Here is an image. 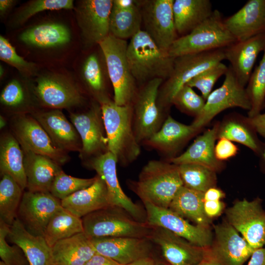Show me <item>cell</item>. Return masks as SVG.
Masks as SVG:
<instances>
[{
  "label": "cell",
  "mask_w": 265,
  "mask_h": 265,
  "mask_svg": "<svg viewBox=\"0 0 265 265\" xmlns=\"http://www.w3.org/2000/svg\"><path fill=\"white\" fill-rule=\"evenodd\" d=\"M129 188L143 203L169 208L184 186L178 165L163 159H152L143 167L137 180H128Z\"/></svg>",
  "instance_id": "cell-1"
},
{
  "label": "cell",
  "mask_w": 265,
  "mask_h": 265,
  "mask_svg": "<svg viewBox=\"0 0 265 265\" xmlns=\"http://www.w3.org/2000/svg\"><path fill=\"white\" fill-rule=\"evenodd\" d=\"M107 140L108 152L120 165L125 167L141 153L133 130L132 105L119 106L109 98L99 103Z\"/></svg>",
  "instance_id": "cell-2"
},
{
  "label": "cell",
  "mask_w": 265,
  "mask_h": 265,
  "mask_svg": "<svg viewBox=\"0 0 265 265\" xmlns=\"http://www.w3.org/2000/svg\"><path fill=\"white\" fill-rule=\"evenodd\" d=\"M127 56L131 72L139 87L155 79L165 80L172 72L175 59L142 29L128 42Z\"/></svg>",
  "instance_id": "cell-3"
},
{
  "label": "cell",
  "mask_w": 265,
  "mask_h": 265,
  "mask_svg": "<svg viewBox=\"0 0 265 265\" xmlns=\"http://www.w3.org/2000/svg\"><path fill=\"white\" fill-rule=\"evenodd\" d=\"M84 233L89 239L110 237L148 238L153 227L135 219L123 209L112 206L82 218Z\"/></svg>",
  "instance_id": "cell-4"
},
{
  "label": "cell",
  "mask_w": 265,
  "mask_h": 265,
  "mask_svg": "<svg viewBox=\"0 0 265 265\" xmlns=\"http://www.w3.org/2000/svg\"><path fill=\"white\" fill-rule=\"evenodd\" d=\"M224 59V49L175 58L171 74L159 90L157 102L159 107L168 113L174 97L182 87L199 73Z\"/></svg>",
  "instance_id": "cell-5"
},
{
  "label": "cell",
  "mask_w": 265,
  "mask_h": 265,
  "mask_svg": "<svg viewBox=\"0 0 265 265\" xmlns=\"http://www.w3.org/2000/svg\"><path fill=\"white\" fill-rule=\"evenodd\" d=\"M237 41L226 28L220 12L212 15L189 33L178 37L168 52L173 58L224 49Z\"/></svg>",
  "instance_id": "cell-6"
},
{
  "label": "cell",
  "mask_w": 265,
  "mask_h": 265,
  "mask_svg": "<svg viewBox=\"0 0 265 265\" xmlns=\"http://www.w3.org/2000/svg\"><path fill=\"white\" fill-rule=\"evenodd\" d=\"M128 44L110 34L98 44L112 85L113 101L119 106L131 105L138 89L127 59Z\"/></svg>",
  "instance_id": "cell-7"
},
{
  "label": "cell",
  "mask_w": 265,
  "mask_h": 265,
  "mask_svg": "<svg viewBox=\"0 0 265 265\" xmlns=\"http://www.w3.org/2000/svg\"><path fill=\"white\" fill-rule=\"evenodd\" d=\"M163 81L155 79L139 86L131 104L133 130L140 145L160 129L168 115L157 102L159 90Z\"/></svg>",
  "instance_id": "cell-8"
},
{
  "label": "cell",
  "mask_w": 265,
  "mask_h": 265,
  "mask_svg": "<svg viewBox=\"0 0 265 265\" xmlns=\"http://www.w3.org/2000/svg\"><path fill=\"white\" fill-rule=\"evenodd\" d=\"M235 107L249 111L251 104L245 87L238 83L229 66L223 83L209 94L202 111L191 125L200 131L218 114Z\"/></svg>",
  "instance_id": "cell-9"
},
{
  "label": "cell",
  "mask_w": 265,
  "mask_h": 265,
  "mask_svg": "<svg viewBox=\"0 0 265 265\" xmlns=\"http://www.w3.org/2000/svg\"><path fill=\"white\" fill-rule=\"evenodd\" d=\"M13 135L22 148L48 157L60 165L69 159L67 152L58 148L47 132L32 116L20 113L11 120Z\"/></svg>",
  "instance_id": "cell-10"
},
{
  "label": "cell",
  "mask_w": 265,
  "mask_h": 265,
  "mask_svg": "<svg viewBox=\"0 0 265 265\" xmlns=\"http://www.w3.org/2000/svg\"><path fill=\"white\" fill-rule=\"evenodd\" d=\"M262 200L245 199L236 202L226 211L227 222L233 227L254 249L265 243V211Z\"/></svg>",
  "instance_id": "cell-11"
},
{
  "label": "cell",
  "mask_w": 265,
  "mask_h": 265,
  "mask_svg": "<svg viewBox=\"0 0 265 265\" xmlns=\"http://www.w3.org/2000/svg\"><path fill=\"white\" fill-rule=\"evenodd\" d=\"M174 0H139L143 30L161 49L168 51L179 37L175 25Z\"/></svg>",
  "instance_id": "cell-12"
},
{
  "label": "cell",
  "mask_w": 265,
  "mask_h": 265,
  "mask_svg": "<svg viewBox=\"0 0 265 265\" xmlns=\"http://www.w3.org/2000/svg\"><path fill=\"white\" fill-rule=\"evenodd\" d=\"M143 204L146 222L149 225L165 229L203 248L212 246L213 237L209 227L191 224L169 208L159 207L148 202Z\"/></svg>",
  "instance_id": "cell-13"
},
{
  "label": "cell",
  "mask_w": 265,
  "mask_h": 265,
  "mask_svg": "<svg viewBox=\"0 0 265 265\" xmlns=\"http://www.w3.org/2000/svg\"><path fill=\"white\" fill-rule=\"evenodd\" d=\"M70 121L81 140L80 156L85 162L108 152L107 140L100 104L93 103L81 113H70Z\"/></svg>",
  "instance_id": "cell-14"
},
{
  "label": "cell",
  "mask_w": 265,
  "mask_h": 265,
  "mask_svg": "<svg viewBox=\"0 0 265 265\" xmlns=\"http://www.w3.org/2000/svg\"><path fill=\"white\" fill-rule=\"evenodd\" d=\"M62 208L61 200L50 192L27 190L23 193L17 217L30 233L44 236L50 219Z\"/></svg>",
  "instance_id": "cell-15"
},
{
  "label": "cell",
  "mask_w": 265,
  "mask_h": 265,
  "mask_svg": "<svg viewBox=\"0 0 265 265\" xmlns=\"http://www.w3.org/2000/svg\"><path fill=\"white\" fill-rule=\"evenodd\" d=\"M117 160L109 152L96 157L85 162L104 180L112 205L129 213L135 219L146 223L145 209L134 203L123 191L117 174Z\"/></svg>",
  "instance_id": "cell-16"
},
{
  "label": "cell",
  "mask_w": 265,
  "mask_h": 265,
  "mask_svg": "<svg viewBox=\"0 0 265 265\" xmlns=\"http://www.w3.org/2000/svg\"><path fill=\"white\" fill-rule=\"evenodd\" d=\"M199 131L168 115L160 129L141 145L156 151L163 160L170 162Z\"/></svg>",
  "instance_id": "cell-17"
},
{
  "label": "cell",
  "mask_w": 265,
  "mask_h": 265,
  "mask_svg": "<svg viewBox=\"0 0 265 265\" xmlns=\"http://www.w3.org/2000/svg\"><path fill=\"white\" fill-rule=\"evenodd\" d=\"M34 92L41 104L53 109L69 108L83 104L84 98L70 82L53 75L39 77Z\"/></svg>",
  "instance_id": "cell-18"
},
{
  "label": "cell",
  "mask_w": 265,
  "mask_h": 265,
  "mask_svg": "<svg viewBox=\"0 0 265 265\" xmlns=\"http://www.w3.org/2000/svg\"><path fill=\"white\" fill-rule=\"evenodd\" d=\"M113 0H84L77 9V20L87 43L99 44L109 34Z\"/></svg>",
  "instance_id": "cell-19"
},
{
  "label": "cell",
  "mask_w": 265,
  "mask_h": 265,
  "mask_svg": "<svg viewBox=\"0 0 265 265\" xmlns=\"http://www.w3.org/2000/svg\"><path fill=\"white\" fill-rule=\"evenodd\" d=\"M90 239L96 253L120 265L149 257L153 242L148 238L110 237Z\"/></svg>",
  "instance_id": "cell-20"
},
{
  "label": "cell",
  "mask_w": 265,
  "mask_h": 265,
  "mask_svg": "<svg viewBox=\"0 0 265 265\" xmlns=\"http://www.w3.org/2000/svg\"><path fill=\"white\" fill-rule=\"evenodd\" d=\"M214 232L213 251L223 265H243L255 250L227 222L214 225Z\"/></svg>",
  "instance_id": "cell-21"
},
{
  "label": "cell",
  "mask_w": 265,
  "mask_h": 265,
  "mask_svg": "<svg viewBox=\"0 0 265 265\" xmlns=\"http://www.w3.org/2000/svg\"><path fill=\"white\" fill-rule=\"evenodd\" d=\"M150 239L160 247L171 265H194L204 259L207 248L195 245L165 229L153 227Z\"/></svg>",
  "instance_id": "cell-22"
},
{
  "label": "cell",
  "mask_w": 265,
  "mask_h": 265,
  "mask_svg": "<svg viewBox=\"0 0 265 265\" xmlns=\"http://www.w3.org/2000/svg\"><path fill=\"white\" fill-rule=\"evenodd\" d=\"M265 49V33L248 39L237 41L224 49L225 59L238 83L247 84L259 54Z\"/></svg>",
  "instance_id": "cell-23"
},
{
  "label": "cell",
  "mask_w": 265,
  "mask_h": 265,
  "mask_svg": "<svg viewBox=\"0 0 265 265\" xmlns=\"http://www.w3.org/2000/svg\"><path fill=\"white\" fill-rule=\"evenodd\" d=\"M237 41L265 33V0H249L237 12L223 20Z\"/></svg>",
  "instance_id": "cell-24"
},
{
  "label": "cell",
  "mask_w": 265,
  "mask_h": 265,
  "mask_svg": "<svg viewBox=\"0 0 265 265\" xmlns=\"http://www.w3.org/2000/svg\"><path fill=\"white\" fill-rule=\"evenodd\" d=\"M31 115L58 148L66 152L81 151V141L76 129L60 109L33 112Z\"/></svg>",
  "instance_id": "cell-25"
},
{
  "label": "cell",
  "mask_w": 265,
  "mask_h": 265,
  "mask_svg": "<svg viewBox=\"0 0 265 265\" xmlns=\"http://www.w3.org/2000/svg\"><path fill=\"white\" fill-rule=\"evenodd\" d=\"M62 207L82 218L96 211L113 206L104 180L98 174L89 186L61 200Z\"/></svg>",
  "instance_id": "cell-26"
},
{
  "label": "cell",
  "mask_w": 265,
  "mask_h": 265,
  "mask_svg": "<svg viewBox=\"0 0 265 265\" xmlns=\"http://www.w3.org/2000/svg\"><path fill=\"white\" fill-rule=\"evenodd\" d=\"M219 122L198 136L193 142L182 154L170 162L177 165L183 164H196L209 167L215 172L221 170L223 162L215 157L214 147L217 139Z\"/></svg>",
  "instance_id": "cell-27"
},
{
  "label": "cell",
  "mask_w": 265,
  "mask_h": 265,
  "mask_svg": "<svg viewBox=\"0 0 265 265\" xmlns=\"http://www.w3.org/2000/svg\"><path fill=\"white\" fill-rule=\"evenodd\" d=\"M23 151L27 190L50 192L54 179L62 170L61 165L48 157Z\"/></svg>",
  "instance_id": "cell-28"
},
{
  "label": "cell",
  "mask_w": 265,
  "mask_h": 265,
  "mask_svg": "<svg viewBox=\"0 0 265 265\" xmlns=\"http://www.w3.org/2000/svg\"><path fill=\"white\" fill-rule=\"evenodd\" d=\"M7 238L22 249L29 265H53L51 247L44 237L30 233L18 217L10 226Z\"/></svg>",
  "instance_id": "cell-29"
},
{
  "label": "cell",
  "mask_w": 265,
  "mask_h": 265,
  "mask_svg": "<svg viewBox=\"0 0 265 265\" xmlns=\"http://www.w3.org/2000/svg\"><path fill=\"white\" fill-rule=\"evenodd\" d=\"M217 137V139L224 138L243 145L259 156L265 146L248 117L238 113L229 114L219 122Z\"/></svg>",
  "instance_id": "cell-30"
},
{
  "label": "cell",
  "mask_w": 265,
  "mask_h": 265,
  "mask_svg": "<svg viewBox=\"0 0 265 265\" xmlns=\"http://www.w3.org/2000/svg\"><path fill=\"white\" fill-rule=\"evenodd\" d=\"M51 252L53 265H84L96 253L84 232L56 242Z\"/></svg>",
  "instance_id": "cell-31"
},
{
  "label": "cell",
  "mask_w": 265,
  "mask_h": 265,
  "mask_svg": "<svg viewBox=\"0 0 265 265\" xmlns=\"http://www.w3.org/2000/svg\"><path fill=\"white\" fill-rule=\"evenodd\" d=\"M175 25L179 37L192 31L212 13L209 0H174Z\"/></svg>",
  "instance_id": "cell-32"
},
{
  "label": "cell",
  "mask_w": 265,
  "mask_h": 265,
  "mask_svg": "<svg viewBox=\"0 0 265 265\" xmlns=\"http://www.w3.org/2000/svg\"><path fill=\"white\" fill-rule=\"evenodd\" d=\"M24 158L23 149L15 136L10 133L3 134L0 142V174L10 175L23 190L27 187Z\"/></svg>",
  "instance_id": "cell-33"
},
{
  "label": "cell",
  "mask_w": 265,
  "mask_h": 265,
  "mask_svg": "<svg viewBox=\"0 0 265 265\" xmlns=\"http://www.w3.org/2000/svg\"><path fill=\"white\" fill-rule=\"evenodd\" d=\"M204 193L183 186L172 201L169 209L196 225L209 227L212 221L204 211Z\"/></svg>",
  "instance_id": "cell-34"
},
{
  "label": "cell",
  "mask_w": 265,
  "mask_h": 265,
  "mask_svg": "<svg viewBox=\"0 0 265 265\" xmlns=\"http://www.w3.org/2000/svg\"><path fill=\"white\" fill-rule=\"evenodd\" d=\"M70 33L65 26L58 23H46L36 26L23 32L21 41L38 47H53L69 42Z\"/></svg>",
  "instance_id": "cell-35"
},
{
  "label": "cell",
  "mask_w": 265,
  "mask_h": 265,
  "mask_svg": "<svg viewBox=\"0 0 265 265\" xmlns=\"http://www.w3.org/2000/svg\"><path fill=\"white\" fill-rule=\"evenodd\" d=\"M83 232L82 218L62 208L50 219L43 237L48 244L52 247L60 240Z\"/></svg>",
  "instance_id": "cell-36"
},
{
  "label": "cell",
  "mask_w": 265,
  "mask_h": 265,
  "mask_svg": "<svg viewBox=\"0 0 265 265\" xmlns=\"http://www.w3.org/2000/svg\"><path fill=\"white\" fill-rule=\"evenodd\" d=\"M0 181V221L10 226L17 217L23 190L10 175H1Z\"/></svg>",
  "instance_id": "cell-37"
},
{
  "label": "cell",
  "mask_w": 265,
  "mask_h": 265,
  "mask_svg": "<svg viewBox=\"0 0 265 265\" xmlns=\"http://www.w3.org/2000/svg\"><path fill=\"white\" fill-rule=\"evenodd\" d=\"M142 16L140 6L121 10L112 7L109 18V34L117 38H132L141 29Z\"/></svg>",
  "instance_id": "cell-38"
},
{
  "label": "cell",
  "mask_w": 265,
  "mask_h": 265,
  "mask_svg": "<svg viewBox=\"0 0 265 265\" xmlns=\"http://www.w3.org/2000/svg\"><path fill=\"white\" fill-rule=\"evenodd\" d=\"M184 186L205 193L216 183V172L206 166L196 164L178 165Z\"/></svg>",
  "instance_id": "cell-39"
},
{
  "label": "cell",
  "mask_w": 265,
  "mask_h": 265,
  "mask_svg": "<svg viewBox=\"0 0 265 265\" xmlns=\"http://www.w3.org/2000/svg\"><path fill=\"white\" fill-rule=\"evenodd\" d=\"M245 89L251 104L248 117H252L261 113L265 107V49L259 64L252 72Z\"/></svg>",
  "instance_id": "cell-40"
},
{
  "label": "cell",
  "mask_w": 265,
  "mask_h": 265,
  "mask_svg": "<svg viewBox=\"0 0 265 265\" xmlns=\"http://www.w3.org/2000/svg\"><path fill=\"white\" fill-rule=\"evenodd\" d=\"M84 81L99 103L109 98L105 92L106 85L101 62L93 53L86 59L82 68Z\"/></svg>",
  "instance_id": "cell-41"
},
{
  "label": "cell",
  "mask_w": 265,
  "mask_h": 265,
  "mask_svg": "<svg viewBox=\"0 0 265 265\" xmlns=\"http://www.w3.org/2000/svg\"><path fill=\"white\" fill-rule=\"evenodd\" d=\"M96 179V175L88 179L77 178L68 175L62 170L54 179L50 192L62 200L77 191L89 186Z\"/></svg>",
  "instance_id": "cell-42"
},
{
  "label": "cell",
  "mask_w": 265,
  "mask_h": 265,
  "mask_svg": "<svg viewBox=\"0 0 265 265\" xmlns=\"http://www.w3.org/2000/svg\"><path fill=\"white\" fill-rule=\"evenodd\" d=\"M206 100L197 94L193 88L186 84L182 87L174 97L172 105L187 115L198 116L203 110Z\"/></svg>",
  "instance_id": "cell-43"
},
{
  "label": "cell",
  "mask_w": 265,
  "mask_h": 265,
  "mask_svg": "<svg viewBox=\"0 0 265 265\" xmlns=\"http://www.w3.org/2000/svg\"><path fill=\"white\" fill-rule=\"evenodd\" d=\"M228 67L222 62L198 74L186 84L192 88H196L206 100L218 79L225 75Z\"/></svg>",
  "instance_id": "cell-44"
},
{
  "label": "cell",
  "mask_w": 265,
  "mask_h": 265,
  "mask_svg": "<svg viewBox=\"0 0 265 265\" xmlns=\"http://www.w3.org/2000/svg\"><path fill=\"white\" fill-rule=\"evenodd\" d=\"M10 226L0 221V257L7 265H29L22 249L14 244L10 245L6 241Z\"/></svg>",
  "instance_id": "cell-45"
},
{
  "label": "cell",
  "mask_w": 265,
  "mask_h": 265,
  "mask_svg": "<svg viewBox=\"0 0 265 265\" xmlns=\"http://www.w3.org/2000/svg\"><path fill=\"white\" fill-rule=\"evenodd\" d=\"M72 0H36L26 5L19 13L16 19L17 24H22L31 17L44 10H57L73 8Z\"/></svg>",
  "instance_id": "cell-46"
},
{
  "label": "cell",
  "mask_w": 265,
  "mask_h": 265,
  "mask_svg": "<svg viewBox=\"0 0 265 265\" xmlns=\"http://www.w3.org/2000/svg\"><path fill=\"white\" fill-rule=\"evenodd\" d=\"M0 58L13 66L26 75L33 74L36 65L24 59L16 53L14 48L3 36H0Z\"/></svg>",
  "instance_id": "cell-47"
},
{
  "label": "cell",
  "mask_w": 265,
  "mask_h": 265,
  "mask_svg": "<svg viewBox=\"0 0 265 265\" xmlns=\"http://www.w3.org/2000/svg\"><path fill=\"white\" fill-rule=\"evenodd\" d=\"M24 88L19 81L13 80L3 88L0 96L1 104L7 107H17L25 102Z\"/></svg>",
  "instance_id": "cell-48"
},
{
  "label": "cell",
  "mask_w": 265,
  "mask_h": 265,
  "mask_svg": "<svg viewBox=\"0 0 265 265\" xmlns=\"http://www.w3.org/2000/svg\"><path fill=\"white\" fill-rule=\"evenodd\" d=\"M218 140L214 147V154L217 160L223 161L237 154L238 149L232 141L224 138Z\"/></svg>",
  "instance_id": "cell-49"
},
{
  "label": "cell",
  "mask_w": 265,
  "mask_h": 265,
  "mask_svg": "<svg viewBox=\"0 0 265 265\" xmlns=\"http://www.w3.org/2000/svg\"><path fill=\"white\" fill-rule=\"evenodd\" d=\"M224 208V204L220 200L204 201V211L210 219L220 215Z\"/></svg>",
  "instance_id": "cell-50"
},
{
  "label": "cell",
  "mask_w": 265,
  "mask_h": 265,
  "mask_svg": "<svg viewBox=\"0 0 265 265\" xmlns=\"http://www.w3.org/2000/svg\"><path fill=\"white\" fill-rule=\"evenodd\" d=\"M248 118L258 134L261 135L265 140V112L260 113L255 116L248 117Z\"/></svg>",
  "instance_id": "cell-51"
},
{
  "label": "cell",
  "mask_w": 265,
  "mask_h": 265,
  "mask_svg": "<svg viewBox=\"0 0 265 265\" xmlns=\"http://www.w3.org/2000/svg\"><path fill=\"white\" fill-rule=\"evenodd\" d=\"M84 265H121L116 261L96 253Z\"/></svg>",
  "instance_id": "cell-52"
},
{
  "label": "cell",
  "mask_w": 265,
  "mask_h": 265,
  "mask_svg": "<svg viewBox=\"0 0 265 265\" xmlns=\"http://www.w3.org/2000/svg\"><path fill=\"white\" fill-rule=\"evenodd\" d=\"M247 265H265V246L254 251Z\"/></svg>",
  "instance_id": "cell-53"
},
{
  "label": "cell",
  "mask_w": 265,
  "mask_h": 265,
  "mask_svg": "<svg viewBox=\"0 0 265 265\" xmlns=\"http://www.w3.org/2000/svg\"><path fill=\"white\" fill-rule=\"evenodd\" d=\"M139 5V0H113L112 7L119 10H130Z\"/></svg>",
  "instance_id": "cell-54"
},
{
  "label": "cell",
  "mask_w": 265,
  "mask_h": 265,
  "mask_svg": "<svg viewBox=\"0 0 265 265\" xmlns=\"http://www.w3.org/2000/svg\"><path fill=\"white\" fill-rule=\"evenodd\" d=\"M224 196V193L222 190L213 187L209 188L204 193V201L220 200Z\"/></svg>",
  "instance_id": "cell-55"
},
{
  "label": "cell",
  "mask_w": 265,
  "mask_h": 265,
  "mask_svg": "<svg viewBox=\"0 0 265 265\" xmlns=\"http://www.w3.org/2000/svg\"><path fill=\"white\" fill-rule=\"evenodd\" d=\"M14 2L12 0H0V12L1 15L4 14L12 6Z\"/></svg>",
  "instance_id": "cell-56"
},
{
  "label": "cell",
  "mask_w": 265,
  "mask_h": 265,
  "mask_svg": "<svg viewBox=\"0 0 265 265\" xmlns=\"http://www.w3.org/2000/svg\"><path fill=\"white\" fill-rule=\"evenodd\" d=\"M121 265H156V264L153 259L150 257H147L138 260L132 263Z\"/></svg>",
  "instance_id": "cell-57"
},
{
  "label": "cell",
  "mask_w": 265,
  "mask_h": 265,
  "mask_svg": "<svg viewBox=\"0 0 265 265\" xmlns=\"http://www.w3.org/2000/svg\"><path fill=\"white\" fill-rule=\"evenodd\" d=\"M194 265H223L215 257L206 258Z\"/></svg>",
  "instance_id": "cell-58"
},
{
  "label": "cell",
  "mask_w": 265,
  "mask_h": 265,
  "mask_svg": "<svg viewBox=\"0 0 265 265\" xmlns=\"http://www.w3.org/2000/svg\"><path fill=\"white\" fill-rule=\"evenodd\" d=\"M259 165L262 172L265 173V146L262 153L259 156Z\"/></svg>",
  "instance_id": "cell-59"
},
{
  "label": "cell",
  "mask_w": 265,
  "mask_h": 265,
  "mask_svg": "<svg viewBox=\"0 0 265 265\" xmlns=\"http://www.w3.org/2000/svg\"><path fill=\"white\" fill-rule=\"evenodd\" d=\"M0 129H2L5 126L6 121L2 116H0Z\"/></svg>",
  "instance_id": "cell-60"
},
{
  "label": "cell",
  "mask_w": 265,
  "mask_h": 265,
  "mask_svg": "<svg viewBox=\"0 0 265 265\" xmlns=\"http://www.w3.org/2000/svg\"><path fill=\"white\" fill-rule=\"evenodd\" d=\"M0 265H7L5 263H4L3 262L0 261Z\"/></svg>",
  "instance_id": "cell-61"
},
{
  "label": "cell",
  "mask_w": 265,
  "mask_h": 265,
  "mask_svg": "<svg viewBox=\"0 0 265 265\" xmlns=\"http://www.w3.org/2000/svg\"></svg>",
  "instance_id": "cell-62"
},
{
  "label": "cell",
  "mask_w": 265,
  "mask_h": 265,
  "mask_svg": "<svg viewBox=\"0 0 265 265\" xmlns=\"http://www.w3.org/2000/svg\"></svg>",
  "instance_id": "cell-63"
}]
</instances>
